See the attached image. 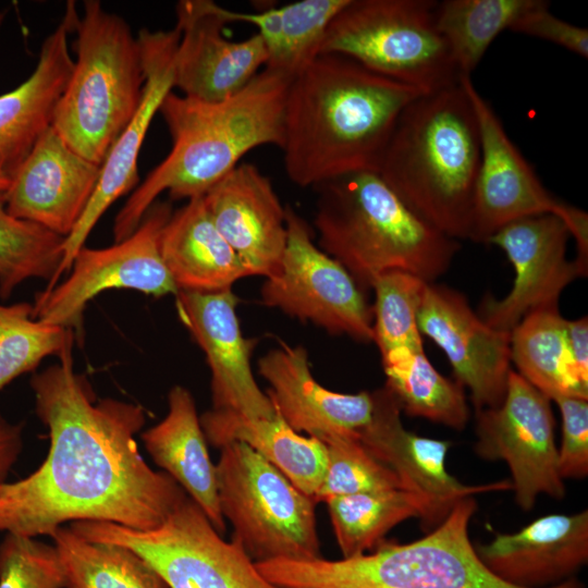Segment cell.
<instances>
[{
	"instance_id": "obj_1",
	"label": "cell",
	"mask_w": 588,
	"mask_h": 588,
	"mask_svg": "<svg viewBox=\"0 0 588 588\" xmlns=\"http://www.w3.org/2000/svg\"><path fill=\"white\" fill-rule=\"evenodd\" d=\"M74 343L58 364L30 379L50 446L30 475L0 483V532L51 536L79 520L149 530L187 497L143 458L135 440L146 421L143 407L111 397L96 401L85 377L74 370Z\"/></svg>"
},
{
	"instance_id": "obj_2",
	"label": "cell",
	"mask_w": 588,
	"mask_h": 588,
	"mask_svg": "<svg viewBox=\"0 0 588 588\" xmlns=\"http://www.w3.org/2000/svg\"><path fill=\"white\" fill-rule=\"evenodd\" d=\"M421 91L356 61L320 53L290 81L283 122L284 170L315 187L359 171H377L403 110Z\"/></svg>"
},
{
	"instance_id": "obj_3",
	"label": "cell",
	"mask_w": 588,
	"mask_h": 588,
	"mask_svg": "<svg viewBox=\"0 0 588 588\" xmlns=\"http://www.w3.org/2000/svg\"><path fill=\"white\" fill-rule=\"evenodd\" d=\"M291 77L265 66L240 91L220 101L169 93L159 112L172 148L117 215L115 243L137 229L161 193L168 192L172 199L203 196L252 149L264 145L281 148Z\"/></svg>"
},
{
	"instance_id": "obj_4",
	"label": "cell",
	"mask_w": 588,
	"mask_h": 588,
	"mask_svg": "<svg viewBox=\"0 0 588 588\" xmlns=\"http://www.w3.org/2000/svg\"><path fill=\"white\" fill-rule=\"evenodd\" d=\"M480 156L477 118L458 81L403 110L378 173L421 219L456 241H470Z\"/></svg>"
},
{
	"instance_id": "obj_5",
	"label": "cell",
	"mask_w": 588,
	"mask_h": 588,
	"mask_svg": "<svg viewBox=\"0 0 588 588\" xmlns=\"http://www.w3.org/2000/svg\"><path fill=\"white\" fill-rule=\"evenodd\" d=\"M314 189L317 245L365 292L394 270L434 282L461 248L411 210L377 171L344 174Z\"/></svg>"
},
{
	"instance_id": "obj_6",
	"label": "cell",
	"mask_w": 588,
	"mask_h": 588,
	"mask_svg": "<svg viewBox=\"0 0 588 588\" xmlns=\"http://www.w3.org/2000/svg\"><path fill=\"white\" fill-rule=\"evenodd\" d=\"M474 497L461 500L432 530L408 543L384 540L353 558L279 559L257 563L281 588H519L495 576L470 541ZM549 588H585L571 578Z\"/></svg>"
},
{
	"instance_id": "obj_7",
	"label": "cell",
	"mask_w": 588,
	"mask_h": 588,
	"mask_svg": "<svg viewBox=\"0 0 588 588\" xmlns=\"http://www.w3.org/2000/svg\"><path fill=\"white\" fill-rule=\"evenodd\" d=\"M75 24L71 77L52 127L77 154L102 164L143 97L145 73L138 38L128 23L86 0Z\"/></svg>"
},
{
	"instance_id": "obj_8",
	"label": "cell",
	"mask_w": 588,
	"mask_h": 588,
	"mask_svg": "<svg viewBox=\"0 0 588 588\" xmlns=\"http://www.w3.org/2000/svg\"><path fill=\"white\" fill-rule=\"evenodd\" d=\"M437 1L348 0L334 16L320 53L347 57L422 94L456 84L460 73L436 24Z\"/></svg>"
},
{
	"instance_id": "obj_9",
	"label": "cell",
	"mask_w": 588,
	"mask_h": 588,
	"mask_svg": "<svg viewBox=\"0 0 588 588\" xmlns=\"http://www.w3.org/2000/svg\"><path fill=\"white\" fill-rule=\"evenodd\" d=\"M220 450L217 489L231 540L255 563L320 558L316 501L247 444Z\"/></svg>"
},
{
	"instance_id": "obj_10",
	"label": "cell",
	"mask_w": 588,
	"mask_h": 588,
	"mask_svg": "<svg viewBox=\"0 0 588 588\" xmlns=\"http://www.w3.org/2000/svg\"><path fill=\"white\" fill-rule=\"evenodd\" d=\"M70 528L87 540L136 552L169 588H281L235 542L225 541L188 495L154 529L93 520Z\"/></svg>"
},
{
	"instance_id": "obj_11",
	"label": "cell",
	"mask_w": 588,
	"mask_h": 588,
	"mask_svg": "<svg viewBox=\"0 0 588 588\" xmlns=\"http://www.w3.org/2000/svg\"><path fill=\"white\" fill-rule=\"evenodd\" d=\"M477 118L481 156L476 180L470 241L488 243L515 220L553 213L567 224L577 244L576 264L588 270V215L553 197L507 135L490 102L470 76H461Z\"/></svg>"
},
{
	"instance_id": "obj_12",
	"label": "cell",
	"mask_w": 588,
	"mask_h": 588,
	"mask_svg": "<svg viewBox=\"0 0 588 588\" xmlns=\"http://www.w3.org/2000/svg\"><path fill=\"white\" fill-rule=\"evenodd\" d=\"M172 215L167 203L155 201L137 229L106 248L82 247L64 282L36 295L33 317L72 330L81 344L86 305L110 289H131L161 297L177 294L161 254L160 236Z\"/></svg>"
},
{
	"instance_id": "obj_13",
	"label": "cell",
	"mask_w": 588,
	"mask_h": 588,
	"mask_svg": "<svg viewBox=\"0 0 588 588\" xmlns=\"http://www.w3.org/2000/svg\"><path fill=\"white\" fill-rule=\"evenodd\" d=\"M287 238L279 271L266 278L260 302L333 335L373 342V314L351 273L311 237L306 221L285 207Z\"/></svg>"
},
{
	"instance_id": "obj_14",
	"label": "cell",
	"mask_w": 588,
	"mask_h": 588,
	"mask_svg": "<svg viewBox=\"0 0 588 588\" xmlns=\"http://www.w3.org/2000/svg\"><path fill=\"white\" fill-rule=\"evenodd\" d=\"M475 413L474 450L486 461L506 463L515 502L523 511H530L540 494L565 497L553 411L543 393L511 370L502 403Z\"/></svg>"
},
{
	"instance_id": "obj_15",
	"label": "cell",
	"mask_w": 588,
	"mask_h": 588,
	"mask_svg": "<svg viewBox=\"0 0 588 588\" xmlns=\"http://www.w3.org/2000/svg\"><path fill=\"white\" fill-rule=\"evenodd\" d=\"M571 236L565 221L553 213L525 217L499 229L487 244L505 253L514 282L503 298L486 295L478 316L492 329L511 333L529 313L559 307L563 290L584 277L576 261L566 258Z\"/></svg>"
},
{
	"instance_id": "obj_16",
	"label": "cell",
	"mask_w": 588,
	"mask_h": 588,
	"mask_svg": "<svg viewBox=\"0 0 588 588\" xmlns=\"http://www.w3.org/2000/svg\"><path fill=\"white\" fill-rule=\"evenodd\" d=\"M373 413L358 440L397 476L402 489L422 502L420 526L428 532L441 524L463 499L479 493L511 489L510 480L468 486L446 468L450 441L408 431L401 419V406L384 385L372 391Z\"/></svg>"
},
{
	"instance_id": "obj_17",
	"label": "cell",
	"mask_w": 588,
	"mask_h": 588,
	"mask_svg": "<svg viewBox=\"0 0 588 588\" xmlns=\"http://www.w3.org/2000/svg\"><path fill=\"white\" fill-rule=\"evenodd\" d=\"M417 326L444 352L475 412L502 403L512 370L510 333L492 329L462 293L436 282L425 286Z\"/></svg>"
},
{
	"instance_id": "obj_18",
	"label": "cell",
	"mask_w": 588,
	"mask_h": 588,
	"mask_svg": "<svg viewBox=\"0 0 588 588\" xmlns=\"http://www.w3.org/2000/svg\"><path fill=\"white\" fill-rule=\"evenodd\" d=\"M145 84L138 109L125 130L111 147L101 164L95 193L81 220L64 238L63 258L54 279L47 285L53 289L60 277L70 271L76 254L105 211L138 183V156L149 125L166 96L174 87V62L179 45V30H149L138 33Z\"/></svg>"
},
{
	"instance_id": "obj_19",
	"label": "cell",
	"mask_w": 588,
	"mask_h": 588,
	"mask_svg": "<svg viewBox=\"0 0 588 588\" xmlns=\"http://www.w3.org/2000/svg\"><path fill=\"white\" fill-rule=\"evenodd\" d=\"M237 303L232 289L176 294L180 318L205 353L211 372L212 409L249 418H273L275 409L252 370L257 340L244 336L236 315Z\"/></svg>"
},
{
	"instance_id": "obj_20",
	"label": "cell",
	"mask_w": 588,
	"mask_h": 588,
	"mask_svg": "<svg viewBox=\"0 0 588 588\" xmlns=\"http://www.w3.org/2000/svg\"><path fill=\"white\" fill-rule=\"evenodd\" d=\"M179 45L174 87L182 96L220 101L245 87L267 64L258 34L243 40L223 35L228 22L211 0H181L175 7Z\"/></svg>"
},
{
	"instance_id": "obj_21",
	"label": "cell",
	"mask_w": 588,
	"mask_h": 588,
	"mask_svg": "<svg viewBox=\"0 0 588 588\" xmlns=\"http://www.w3.org/2000/svg\"><path fill=\"white\" fill-rule=\"evenodd\" d=\"M100 172V164L73 150L51 125L11 177L7 210L65 238L85 212Z\"/></svg>"
},
{
	"instance_id": "obj_22",
	"label": "cell",
	"mask_w": 588,
	"mask_h": 588,
	"mask_svg": "<svg viewBox=\"0 0 588 588\" xmlns=\"http://www.w3.org/2000/svg\"><path fill=\"white\" fill-rule=\"evenodd\" d=\"M259 375L269 383L275 413L294 431L322 443L357 438L373 413L372 392L339 393L322 387L309 368L303 346L281 343L258 360Z\"/></svg>"
},
{
	"instance_id": "obj_23",
	"label": "cell",
	"mask_w": 588,
	"mask_h": 588,
	"mask_svg": "<svg viewBox=\"0 0 588 588\" xmlns=\"http://www.w3.org/2000/svg\"><path fill=\"white\" fill-rule=\"evenodd\" d=\"M217 229L249 277L279 271L286 246L285 208L268 176L252 163H240L204 195Z\"/></svg>"
},
{
	"instance_id": "obj_24",
	"label": "cell",
	"mask_w": 588,
	"mask_h": 588,
	"mask_svg": "<svg viewBox=\"0 0 588 588\" xmlns=\"http://www.w3.org/2000/svg\"><path fill=\"white\" fill-rule=\"evenodd\" d=\"M482 563L519 588H549L571 578L588 561V512L549 514L512 534L497 532L475 546Z\"/></svg>"
},
{
	"instance_id": "obj_25",
	"label": "cell",
	"mask_w": 588,
	"mask_h": 588,
	"mask_svg": "<svg viewBox=\"0 0 588 588\" xmlns=\"http://www.w3.org/2000/svg\"><path fill=\"white\" fill-rule=\"evenodd\" d=\"M77 19L75 2L69 1L59 25L41 44L35 70L16 88L0 95V175L9 180L52 125L74 65L68 36Z\"/></svg>"
},
{
	"instance_id": "obj_26",
	"label": "cell",
	"mask_w": 588,
	"mask_h": 588,
	"mask_svg": "<svg viewBox=\"0 0 588 588\" xmlns=\"http://www.w3.org/2000/svg\"><path fill=\"white\" fill-rule=\"evenodd\" d=\"M168 405L166 417L142 433L145 449L222 536L226 526L219 505L216 465L209 456L194 397L186 388L174 385Z\"/></svg>"
},
{
	"instance_id": "obj_27",
	"label": "cell",
	"mask_w": 588,
	"mask_h": 588,
	"mask_svg": "<svg viewBox=\"0 0 588 588\" xmlns=\"http://www.w3.org/2000/svg\"><path fill=\"white\" fill-rule=\"evenodd\" d=\"M160 254L179 291H222L249 277L217 229L203 196L172 212L161 232Z\"/></svg>"
},
{
	"instance_id": "obj_28",
	"label": "cell",
	"mask_w": 588,
	"mask_h": 588,
	"mask_svg": "<svg viewBox=\"0 0 588 588\" xmlns=\"http://www.w3.org/2000/svg\"><path fill=\"white\" fill-rule=\"evenodd\" d=\"M200 424L208 443L219 449L231 442L247 444L315 500L327 468L324 443L294 431L278 414L249 418L211 408Z\"/></svg>"
},
{
	"instance_id": "obj_29",
	"label": "cell",
	"mask_w": 588,
	"mask_h": 588,
	"mask_svg": "<svg viewBox=\"0 0 588 588\" xmlns=\"http://www.w3.org/2000/svg\"><path fill=\"white\" fill-rule=\"evenodd\" d=\"M510 347L516 372L551 402L560 396L588 399V379L573 362L559 307L525 316L510 333Z\"/></svg>"
},
{
	"instance_id": "obj_30",
	"label": "cell",
	"mask_w": 588,
	"mask_h": 588,
	"mask_svg": "<svg viewBox=\"0 0 588 588\" xmlns=\"http://www.w3.org/2000/svg\"><path fill=\"white\" fill-rule=\"evenodd\" d=\"M385 387L401 409L452 429L462 430L469 419L464 388L442 376L422 351L401 350L381 357Z\"/></svg>"
},
{
	"instance_id": "obj_31",
	"label": "cell",
	"mask_w": 588,
	"mask_h": 588,
	"mask_svg": "<svg viewBox=\"0 0 588 588\" xmlns=\"http://www.w3.org/2000/svg\"><path fill=\"white\" fill-rule=\"evenodd\" d=\"M65 572L64 588H169L136 552L87 540L61 526L50 536Z\"/></svg>"
},
{
	"instance_id": "obj_32",
	"label": "cell",
	"mask_w": 588,
	"mask_h": 588,
	"mask_svg": "<svg viewBox=\"0 0 588 588\" xmlns=\"http://www.w3.org/2000/svg\"><path fill=\"white\" fill-rule=\"evenodd\" d=\"M539 0L437 1V27L446 41L460 76H470L493 40Z\"/></svg>"
},
{
	"instance_id": "obj_33",
	"label": "cell",
	"mask_w": 588,
	"mask_h": 588,
	"mask_svg": "<svg viewBox=\"0 0 588 588\" xmlns=\"http://www.w3.org/2000/svg\"><path fill=\"white\" fill-rule=\"evenodd\" d=\"M324 503L345 559L375 550L393 527L422 512L421 500L404 489L335 497Z\"/></svg>"
},
{
	"instance_id": "obj_34",
	"label": "cell",
	"mask_w": 588,
	"mask_h": 588,
	"mask_svg": "<svg viewBox=\"0 0 588 588\" xmlns=\"http://www.w3.org/2000/svg\"><path fill=\"white\" fill-rule=\"evenodd\" d=\"M0 191V298L24 281L52 282L63 258L64 237L35 222L10 215Z\"/></svg>"
},
{
	"instance_id": "obj_35",
	"label": "cell",
	"mask_w": 588,
	"mask_h": 588,
	"mask_svg": "<svg viewBox=\"0 0 588 588\" xmlns=\"http://www.w3.org/2000/svg\"><path fill=\"white\" fill-rule=\"evenodd\" d=\"M71 342L72 330L35 319L29 303L0 304V391L46 357H59Z\"/></svg>"
},
{
	"instance_id": "obj_36",
	"label": "cell",
	"mask_w": 588,
	"mask_h": 588,
	"mask_svg": "<svg viewBox=\"0 0 588 588\" xmlns=\"http://www.w3.org/2000/svg\"><path fill=\"white\" fill-rule=\"evenodd\" d=\"M427 283L399 270L385 272L372 283L373 343L381 357L401 350H424L417 313Z\"/></svg>"
},
{
	"instance_id": "obj_37",
	"label": "cell",
	"mask_w": 588,
	"mask_h": 588,
	"mask_svg": "<svg viewBox=\"0 0 588 588\" xmlns=\"http://www.w3.org/2000/svg\"><path fill=\"white\" fill-rule=\"evenodd\" d=\"M348 0H301L280 8L281 35L266 68L293 76L319 54L326 32Z\"/></svg>"
},
{
	"instance_id": "obj_38",
	"label": "cell",
	"mask_w": 588,
	"mask_h": 588,
	"mask_svg": "<svg viewBox=\"0 0 588 588\" xmlns=\"http://www.w3.org/2000/svg\"><path fill=\"white\" fill-rule=\"evenodd\" d=\"M327 468L315 501L358 493L402 489L397 476L375 457L357 438H338L328 443Z\"/></svg>"
},
{
	"instance_id": "obj_39",
	"label": "cell",
	"mask_w": 588,
	"mask_h": 588,
	"mask_svg": "<svg viewBox=\"0 0 588 588\" xmlns=\"http://www.w3.org/2000/svg\"><path fill=\"white\" fill-rule=\"evenodd\" d=\"M64 587V567L53 544L5 534L0 543V588Z\"/></svg>"
},
{
	"instance_id": "obj_40",
	"label": "cell",
	"mask_w": 588,
	"mask_h": 588,
	"mask_svg": "<svg viewBox=\"0 0 588 588\" xmlns=\"http://www.w3.org/2000/svg\"><path fill=\"white\" fill-rule=\"evenodd\" d=\"M553 402L562 419L559 474L563 480L585 479L588 475V399L560 396Z\"/></svg>"
},
{
	"instance_id": "obj_41",
	"label": "cell",
	"mask_w": 588,
	"mask_h": 588,
	"mask_svg": "<svg viewBox=\"0 0 588 588\" xmlns=\"http://www.w3.org/2000/svg\"><path fill=\"white\" fill-rule=\"evenodd\" d=\"M549 5L548 1L539 0L510 30L552 42L587 59L588 29L559 19L550 12Z\"/></svg>"
},
{
	"instance_id": "obj_42",
	"label": "cell",
	"mask_w": 588,
	"mask_h": 588,
	"mask_svg": "<svg viewBox=\"0 0 588 588\" xmlns=\"http://www.w3.org/2000/svg\"><path fill=\"white\" fill-rule=\"evenodd\" d=\"M23 449V426L7 420L0 414V483L17 461Z\"/></svg>"
},
{
	"instance_id": "obj_43",
	"label": "cell",
	"mask_w": 588,
	"mask_h": 588,
	"mask_svg": "<svg viewBox=\"0 0 588 588\" xmlns=\"http://www.w3.org/2000/svg\"><path fill=\"white\" fill-rule=\"evenodd\" d=\"M566 335L573 362L579 373L588 379V319L566 320Z\"/></svg>"
},
{
	"instance_id": "obj_44",
	"label": "cell",
	"mask_w": 588,
	"mask_h": 588,
	"mask_svg": "<svg viewBox=\"0 0 588 588\" xmlns=\"http://www.w3.org/2000/svg\"><path fill=\"white\" fill-rule=\"evenodd\" d=\"M10 185V180L3 175H0V191H7Z\"/></svg>"
},
{
	"instance_id": "obj_45",
	"label": "cell",
	"mask_w": 588,
	"mask_h": 588,
	"mask_svg": "<svg viewBox=\"0 0 588 588\" xmlns=\"http://www.w3.org/2000/svg\"><path fill=\"white\" fill-rule=\"evenodd\" d=\"M4 16H5V13H4V12H0V26H1L2 23H3Z\"/></svg>"
}]
</instances>
